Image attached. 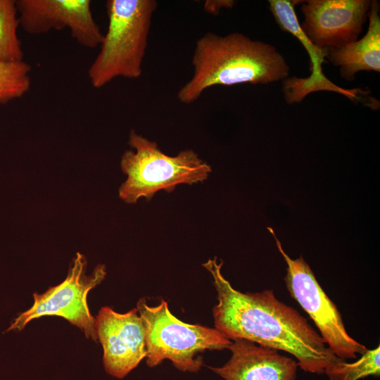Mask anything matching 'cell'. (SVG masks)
Returning <instances> with one entry per match:
<instances>
[{
    "label": "cell",
    "instance_id": "obj_1",
    "mask_svg": "<svg viewBox=\"0 0 380 380\" xmlns=\"http://www.w3.org/2000/svg\"><path fill=\"white\" fill-rule=\"evenodd\" d=\"M223 262L209 259L203 266L217 291L213 308L215 328L232 341L244 339L293 355L303 371L322 374L340 358L295 308L280 301L272 290L243 293L221 272Z\"/></svg>",
    "mask_w": 380,
    "mask_h": 380
},
{
    "label": "cell",
    "instance_id": "obj_2",
    "mask_svg": "<svg viewBox=\"0 0 380 380\" xmlns=\"http://www.w3.org/2000/svg\"><path fill=\"white\" fill-rule=\"evenodd\" d=\"M192 77L178 91V100L190 104L215 85L265 84L284 80L289 67L272 45L239 32L225 36L211 32L196 42Z\"/></svg>",
    "mask_w": 380,
    "mask_h": 380
},
{
    "label": "cell",
    "instance_id": "obj_3",
    "mask_svg": "<svg viewBox=\"0 0 380 380\" xmlns=\"http://www.w3.org/2000/svg\"><path fill=\"white\" fill-rule=\"evenodd\" d=\"M155 0H108V30L100 51L88 69L94 88L118 77L139 78L148 44Z\"/></svg>",
    "mask_w": 380,
    "mask_h": 380
},
{
    "label": "cell",
    "instance_id": "obj_4",
    "mask_svg": "<svg viewBox=\"0 0 380 380\" xmlns=\"http://www.w3.org/2000/svg\"><path fill=\"white\" fill-rule=\"evenodd\" d=\"M127 150L120 167L127 177L119 189V197L127 203L140 198L151 199L161 190L172 192L179 184H193L208 179L211 167L192 149L181 151L175 156L164 153L156 142L137 134L129 133Z\"/></svg>",
    "mask_w": 380,
    "mask_h": 380
},
{
    "label": "cell",
    "instance_id": "obj_5",
    "mask_svg": "<svg viewBox=\"0 0 380 380\" xmlns=\"http://www.w3.org/2000/svg\"><path fill=\"white\" fill-rule=\"evenodd\" d=\"M137 309L144 326L146 358L150 367L169 360L180 371L197 372L203 365L198 354L207 350L227 349L232 343L215 328L182 322L170 312L163 299L158 305L150 306L145 298H141Z\"/></svg>",
    "mask_w": 380,
    "mask_h": 380
},
{
    "label": "cell",
    "instance_id": "obj_6",
    "mask_svg": "<svg viewBox=\"0 0 380 380\" xmlns=\"http://www.w3.org/2000/svg\"><path fill=\"white\" fill-rule=\"evenodd\" d=\"M267 229L286 262L284 281L289 294L313 321L328 348L344 360L363 354L367 347L348 334L337 306L320 286L308 264L302 256L291 258L284 252L273 229Z\"/></svg>",
    "mask_w": 380,
    "mask_h": 380
},
{
    "label": "cell",
    "instance_id": "obj_7",
    "mask_svg": "<svg viewBox=\"0 0 380 380\" xmlns=\"http://www.w3.org/2000/svg\"><path fill=\"white\" fill-rule=\"evenodd\" d=\"M87 265L84 255L77 253L67 277L44 293H34L32 306L19 314L6 331H22L30 321L41 317L59 316L80 329L87 338L96 341L95 318L89 312L87 295L105 279L106 270L104 265L99 264L89 275L86 274Z\"/></svg>",
    "mask_w": 380,
    "mask_h": 380
},
{
    "label": "cell",
    "instance_id": "obj_8",
    "mask_svg": "<svg viewBox=\"0 0 380 380\" xmlns=\"http://www.w3.org/2000/svg\"><path fill=\"white\" fill-rule=\"evenodd\" d=\"M20 25L28 34L68 28L72 37L89 49L100 46L103 34L93 18L89 0H18Z\"/></svg>",
    "mask_w": 380,
    "mask_h": 380
},
{
    "label": "cell",
    "instance_id": "obj_9",
    "mask_svg": "<svg viewBox=\"0 0 380 380\" xmlns=\"http://www.w3.org/2000/svg\"><path fill=\"white\" fill-rule=\"evenodd\" d=\"M369 0H308L303 1L300 27L322 49L340 48L357 40L368 17Z\"/></svg>",
    "mask_w": 380,
    "mask_h": 380
},
{
    "label": "cell",
    "instance_id": "obj_10",
    "mask_svg": "<svg viewBox=\"0 0 380 380\" xmlns=\"http://www.w3.org/2000/svg\"><path fill=\"white\" fill-rule=\"evenodd\" d=\"M95 323L106 372L116 378L125 377L147 354L144 326L137 308L122 314L103 307Z\"/></svg>",
    "mask_w": 380,
    "mask_h": 380
},
{
    "label": "cell",
    "instance_id": "obj_11",
    "mask_svg": "<svg viewBox=\"0 0 380 380\" xmlns=\"http://www.w3.org/2000/svg\"><path fill=\"white\" fill-rule=\"evenodd\" d=\"M301 2L295 0H270V10L281 30L296 37L308 52L311 74L308 77H292L284 80L283 92L289 104L300 102L308 94L320 90L334 91L356 102L364 100L367 91L359 88L343 89L331 82L323 73L322 63L326 62L327 50L315 46L300 27L295 6Z\"/></svg>",
    "mask_w": 380,
    "mask_h": 380
},
{
    "label": "cell",
    "instance_id": "obj_12",
    "mask_svg": "<svg viewBox=\"0 0 380 380\" xmlns=\"http://www.w3.org/2000/svg\"><path fill=\"white\" fill-rule=\"evenodd\" d=\"M232 355L221 367H208L224 380H296V360L244 339L232 341Z\"/></svg>",
    "mask_w": 380,
    "mask_h": 380
},
{
    "label": "cell",
    "instance_id": "obj_13",
    "mask_svg": "<svg viewBox=\"0 0 380 380\" xmlns=\"http://www.w3.org/2000/svg\"><path fill=\"white\" fill-rule=\"evenodd\" d=\"M369 27L359 40L340 48L327 50V59L340 68L342 78L353 80L360 71L380 72V7L379 1H372L368 12Z\"/></svg>",
    "mask_w": 380,
    "mask_h": 380
},
{
    "label": "cell",
    "instance_id": "obj_14",
    "mask_svg": "<svg viewBox=\"0 0 380 380\" xmlns=\"http://www.w3.org/2000/svg\"><path fill=\"white\" fill-rule=\"evenodd\" d=\"M16 1L0 0V61H23V51L17 30L20 25Z\"/></svg>",
    "mask_w": 380,
    "mask_h": 380
},
{
    "label": "cell",
    "instance_id": "obj_15",
    "mask_svg": "<svg viewBox=\"0 0 380 380\" xmlns=\"http://www.w3.org/2000/svg\"><path fill=\"white\" fill-rule=\"evenodd\" d=\"M329 380H359L369 376H380V347L367 349L359 360L347 362L339 359L324 372Z\"/></svg>",
    "mask_w": 380,
    "mask_h": 380
},
{
    "label": "cell",
    "instance_id": "obj_16",
    "mask_svg": "<svg viewBox=\"0 0 380 380\" xmlns=\"http://www.w3.org/2000/svg\"><path fill=\"white\" fill-rule=\"evenodd\" d=\"M31 66L27 63L0 61V103L20 98L30 89Z\"/></svg>",
    "mask_w": 380,
    "mask_h": 380
},
{
    "label": "cell",
    "instance_id": "obj_17",
    "mask_svg": "<svg viewBox=\"0 0 380 380\" xmlns=\"http://www.w3.org/2000/svg\"><path fill=\"white\" fill-rule=\"evenodd\" d=\"M234 4L233 0H208L204 4V10L212 15H217L222 8H232Z\"/></svg>",
    "mask_w": 380,
    "mask_h": 380
}]
</instances>
